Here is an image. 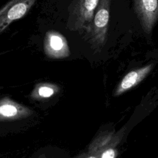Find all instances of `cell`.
Wrapping results in <instances>:
<instances>
[{
  "label": "cell",
  "mask_w": 158,
  "mask_h": 158,
  "mask_svg": "<svg viewBox=\"0 0 158 158\" xmlns=\"http://www.w3.org/2000/svg\"><path fill=\"white\" fill-rule=\"evenodd\" d=\"M99 0H74L70 8L72 25L75 30L89 31Z\"/></svg>",
  "instance_id": "7a4b0ae2"
},
{
  "label": "cell",
  "mask_w": 158,
  "mask_h": 158,
  "mask_svg": "<svg viewBox=\"0 0 158 158\" xmlns=\"http://www.w3.org/2000/svg\"><path fill=\"white\" fill-rule=\"evenodd\" d=\"M99 141H95L94 145L90 147L89 153V154H85L78 157V158H101L102 153L107 148L106 146L109 141L111 140L110 136H104L98 138Z\"/></svg>",
  "instance_id": "ba28073f"
},
{
  "label": "cell",
  "mask_w": 158,
  "mask_h": 158,
  "mask_svg": "<svg viewBox=\"0 0 158 158\" xmlns=\"http://www.w3.org/2000/svg\"><path fill=\"white\" fill-rule=\"evenodd\" d=\"M111 0H99L89 30V40L96 48H102L107 36Z\"/></svg>",
  "instance_id": "6da1fadb"
},
{
  "label": "cell",
  "mask_w": 158,
  "mask_h": 158,
  "mask_svg": "<svg viewBox=\"0 0 158 158\" xmlns=\"http://www.w3.org/2000/svg\"><path fill=\"white\" fill-rule=\"evenodd\" d=\"M133 7L144 32L150 34L158 20V0H133Z\"/></svg>",
  "instance_id": "277c9868"
},
{
  "label": "cell",
  "mask_w": 158,
  "mask_h": 158,
  "mask_svg": "<svg viewBox=\"0 0 158 158\" xmlns=\"http://www.w3.org/2000/svg\"><path fill=\"white\" fill-rule=\"evenodd\" d=\"M36 0H10L0 9V33L14 21L25 16Z\"/></svg>",
  "instance_id": "3957f363"
},
{
  "label": "cell",
  "mask_w": 158,
  "mask_h": 158,
  "mask_svg": "<svg viewBox=\"0 0 158 158\" xmlns=\"http://www.w3.org/2000/svg\"><path fill=\"white\" fill-rule=\"evenodd\" d=\"M153 66V64H150L128 72L117 86L115 91L114 95H120L138 85L151 72Z\"/></svg>",
  "instance_id": "8992f818"
},
{
  "label": "cell",
  "mask_w": 158,
  "mask_h": 158,
  "mask_svg": "<svg viewBox=\"0 0 158 158\" xmlns=\"http://www.w3.org/2000/svg\"><path fill=\"white\" fill-rule=\"evenodd\" d=\"M44 51L46 55L53 59L67 57L70 54V50L66 38L60 33L48 31L43 41Z\"/></svg>",
  "instance_id": "5b68a950"
},
{
  "label": "cell",
  "mask_w": 158,
  "mask_h": 158,
  "mask_svg": "<svg viewBox=\"0 0 158 158\" xmlns=\"http://www.w3.org/2000/svg\"><path fill=\"white\" fill-rule=\"evenodd\" d=\"M38 158H47L46 156H40V157H39Z\"/></svg>",
  "instance_id": "8fae6325"
},
{
  "label": "cell",
  "mask_w": 158,
  "mask_h": 158,
  "mask_svg": "<svg viewBox=\"0 0 158 158\" xmlns=\"http://www.w3.org/2000/svg\"><path fill=\"white\" fill-rule=\"evenodd\" d=\"M31 113V110L27 107L19 104L7 98H4L1 100L0 115L2 120L27 117Z\"/></svg>",
  "instance_id": "52a82bcc"
},
{
  "label": "cell",
  "mask_w": 158,
  "mask_h": 158,
  "mask_svg": "<svg viewBox=\"0 0 158 158\" xmlns=\"http://www.w3.org/2000/svg\"><path fill=\"white\" fill-rule=\"evenodd\" d=\"M115 150L112 148H106L102 153L101 158H115Z\"/></svg>",
  "instance_id": "30bf717a"
},
{
  "label": "cell",
  "mask_w": 158,
  "mask_h": 158,
  "mask_svg": "<svg viewBox=\"0 0 158 158\" xmlns=\"http://www.w3.org/2000/svg\"><path fill=\"white\" fill-rule=\"evenodd\" d=\"M36 92L41 98H49L54 94L55 89L54 87L50 85H43L37 88Z\"/></svg>",
  "instance_id": "9c48e42d"
}]
</instances>
